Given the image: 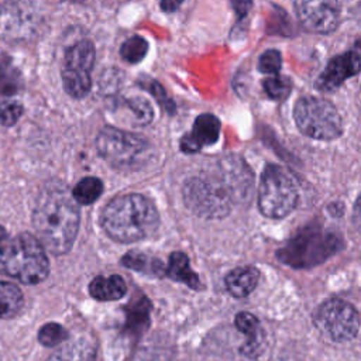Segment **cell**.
<instances>
[{
	"instance_id": "7",
	"label": "cell",
	"mask_w": 361,
	"mask_h": 361,
	"mask_svg": "<svg viewBox=\"0 0 361 361\" xmlns=\"http://www.w3.org/2000/svg\"><path fill=\"white\" fill-rule=\"evenodd\" d=\"M293 117L300 133L316 140H334L343 131L338 111L329 100L322 97H302L295 106Z\"/></svg>"
},
{
	"instance_id": "6",
	"label": "cell",
	"mask_w": 361,
	"mask_h": 361,
	"mask_svg": "<svg viewBox=\"0 0 361 361\" xmlns=\"http://www.w3.org/2000/svg\"><path fill=\"white\" fill-rule=\"evenodd\" d=\"M99 155L117 169H135L149 157L151 147L145 138L118 130L104 127L96 138Z\"/></svg>"
},
{
	"instance_id": "1",
	"label": "cell",
	"mask_w": 361,
	"mask_h": 361,
	"mask_svg": "<svg viewBox=\"0 0 361 361\" xmlns=\"http://www.w3.org/2000/svg\"><path fill=\"white\" fill-rule=\"evenodd\" d=\"M79 220L78 204L63 183L52 180L41 189L32 212V224L44 248L55 255L68 252L76 238Z\"/></svg>"
},
{
	"instance_id": "13",
	"label": "cell",
	"mask_w": 361,
	"mask_h": 361,
	"mask_svg": "<svg viewBox=\"0 0 361 361\" xmlns=\"http://www.w3.org/2000/svg\"><path fill=\"white\" fill-rule=\"evenodd\" d=\"M34 28V18L14 1H7L0 10V38L16 41L30 37Z\"/></svg>"
},
{
	"instance_id": "20",
	"label": "cell",
	"mask_w": 361,
	"mask_h": 361,
	"mask_svg": "<svg viewBox=\"0 0 361 361\" xmlns=\"http://www.w3.org/2000/svg\"><path fill=\"white\" fill-rule=\"evenodd\" d=\"M166 274L172 279L183 282L193 289L199 288V276L192 271V268L189 265V259L183 252L176 251V252L171 254Z\"/></svg>"
},
{
	"instance_id": "26",
	"label": "cell",
	"mask_w": 361,
	"mask_h": 361,
	"mask_svg": "<svg viewBox=\"0 0 361 361\" xmlns=\"http://www.w3.org/2000/svg\"><path fill=\"white\" fill-rule=\"evenodd\" d=\"M20 75L14 66L0 58V96H11L20 89Z\"/></svg>"
},
{
	"instance_id": "29",
	"label": "cell",
	"mask_w": 361,
	"mask_h": 361,
	"mask_svg": "<svg viewBox=\"0 0 361 361\" xmlns=\"http://www.w3.org/2000/svg\"><path fill=\"white\" fill-rule=\"evenodd\" d=\"M140 86H142L145 90H148V92L157 99V102H158L168 113H173V111H175V103L168 97L165 89H164L157 80L145 78V79H142V80L140 82Z\"/></svg>"
},
{
	"instance_id": "14",
	"label": "cell",
	"mask_w": 361,
	"mask_h": 361,
	"mask_svg": "<svg viewBox=\"0 0 361 361\" xmlns=\"http://www.w3.org/2000/svg\"><path fill=\"white\" fill-rule=\"evenodd\" d=\"M220 134V121L213 114H200L195 123L192 133L180 141V148L185 152H196L204 145L214 144Z\"/></svg>"
},
{
	"instance_id": "12",
	"label": "cell",
	"mask_w": 361,
	"mask_h": 361,
	"mask_svg": "<svg viewBox=\"0 0 361 361\" xmlns=\"http://www.w3.org/2000/svg\"><path fill=\"white\" fill-rule=\"evenodd\" d=\"M361 71V58L357 52L348 51L345 54L337 55L324 68L320 73L316 85L317 89L330 92L337 89L344 80L357 75Z\"/></svg>"
},
{
	"instance_id": "27",
	"label": "cell",
	"mask_w": 361,
	"mask_h": 361,
	"mask_svg": "<svg viewBox=\"0 0 361 361\" xmlns=\"http://www.w3.org/2000/svg\"><path fill=\"white\" fill-rule=\"evenodd\" d=\"M68 338V331L58 323H47L38 331V340L42 345L55 347Z\"/></svg>"
},
{
	"instance_id": "22",
	"label": "cell",
	"mask_w": 361,
	"mask_h": 361,
	"mask_svg": "<svg viewBox=\"0 0 361 361\" xmlns=\"http://www.w3.org/2000/svg\"><path fill=\"white\" fill-rule=\"evenodd\" d=\"M117 107H123L124 110H127L131 117L130 124L137 126V127L147 126L148 123H151L152 116H154V110H152L149 102L140 96L124 99L117 104Z\"/></svg>"
},
{
	"instance_id": "32",
	"label": "cell",
	"mask_w": 361,
	"mask_h": 361,
	"mask_svg": "<svg viewBox=\"0 0 361 361\" xmlns=\"http://www.w3.org/2000/svg\"><path fill=\"white\" fill-rule=\"evenodd\" d=\"M148 262H149L148 257L140 252H128L123 257V264L127 268H131L135 271H145Z\"/></svg>"
},
{
	"instance_id": "24",
	"label": "cell",
	"mask_w": 361,
	"mask_h": 361,
	"mask_svg": "<svg viewBox=\"0 0 361 361\" xmlns=\"http://www.w3.org/2000/svg\"><path fill=\"white\" fill-rule=\"evenodd\" d=\"M103 192V183L94 176H86L76 183L72 196L76 203L90 204L99 199Z\"/></svg>"
},
{
	"instance_id": "36",
	"label": "cell",
	"mask_w": 361,
	"mask_h": 361,
	"mask_svg": "<svg viewBox=\"0 0 361 361\" xmlns=\"http://www.w3.org/2000/svg\"><path fill=\"white\" fill-rule=\"evenodd\" d=\"M7 238V235H6V231H4V228L3 227H0V244L4 241Z\"/></svg>"
},
{
	"instance_id": "18",
	"label": "cell",
	"mask_w": 361,
	"mask_h": 361,
	"mask_svg": "<svg viewBox=\"0 0 361 361\" xmlns=\"http://www.w3.org/2000/svg\"><path fill=\"white\" fill-rule=\"evenodd\" d=\"M235 327L245 334L247 341L243 347L244 353L248 355H255V351L258 350L261 340H262V330H261V324L259 320L248 312H240L235 316Z\"/></svg>"
},
{
	"instance_id": "2",
	"label": "cell",
	"mask_w": 361,
	"mask_h": 361,
	"mask_svg": "<svg viewBox=\"0 0 361 361\" xmlns=\"http://www.w3.org/2000/svg\"><path fill=\"white\" fill-rule=\"evenodd\" d=\"M158 223L159 216L154 203L138 193L114 197L100 214L103 230L118 243L144 240L155 233Z\"/></svg>"
},
{
	"instance_id": "11",
	"label": "cell",
	"mask_w": 361,
	"mask_h": 361,
	"mask_svg": "<svg viewBox=\"0 0 361 361\" xmlns=\"http://www.w3.org/2000/svg\"><path fill=\"white\" fill-rule=\"evenodd\" d=\"M300 24L312 32L327 34L338 23V0H295Z\"/></svg>"
},
{
	"instance_id": "33",
	"label": "cell",
	"mask_w": 361,
	"mask_h": 361,
	"mask_svg": "<svg viewBox=\"0 0 361 361\" xmlns=\"http://www.w3.org/2000/svg\"><path fill=\"white\" fill-rule=\"evenodd\" d=\"M231 4H233L234 11L237 13V16L240 18H243V17H245L248 10L251 8L252 1L251 0H231Z\"/></svg>"
},
{
	"instance_id": "19",
	"label": "cell",
	"mask_w": 361,
	"mask_h": 361,
	"mask_svg": "<svg viewBox=\"0 0 361 361\" xmlns=\"http://www.w3.org/2000/svg\"><path fill=\"white\" fill-rule=\"evenodd\" d=\"M149 310H151V305L148 299L144 296L131 302L130 306L126 309L127 312L126 330L134 336L141 334L149 324Z\"/></svg>"
},
{
	"instance_id": "21",
	"label": "cell",
	"mask_w": 361,
	"mask_h": 361,
	"mask_svg": "<svg viewBox=\"0 0 361 361\" xmlns=\"http://www.w3.org/2000/svg\"><path fill=\"white\" fill-rule=\"evenodd\" d=\"M24 299L18 286L0 282V319L14 317L23 307Z\"/></svg>"
},
{
	"instance_id": "25",
	"label": "cell",
	"mask_w": 361,
	"mask_h": 361,
	"mask_svg": "<svg viewBox=\"0 0 361 361\" xmlns=\"http://www.w3.org/2000/svg\"><path fill=\"white\" fill-rule=\"evenodd\" d=\"M147 51L148 42L142 37L134 35L121 44L120 55L124 61L130 63H138L147 55Z\"/></svg>"
},
{
	"instance_id": "31",
	"label": "cell",
	"mask_w": 361,
	"mask_h": 361,
	"mask_svg": "<svg viewBox=\"0 0 361 361\" xmlns=\"http://www.w3.org/2000/svg\"><path fill=\"white\" fill-rule=\"evenodd\" d=\"M281 66H282V58L279 51L276 49H268L259 56L258 69L262 73H276L279 72Z\"/></svg>"
},
{
	"instance_id": "10",
	"label": "cell",
	"mask_w": 361,
	"mask_h": 361,
	"mask_svg": "<svg viewBox=\"0 0 361 361\" xmlns=\"http://www.w3.org/2000/svg\"><path fill=\"white\" fill-rule=\"evenodd\" d=\"M314 323L324 336L334 341L351 340L360 327L355 309L341 299H329L320 305L314 314Z\"/></svg>"
},
{
	"instance_id": "23",
	"label": "cell",
	"mask_w": 361,
	"mask_h": 361,
	"mask_svg": "<svg viewBox=\"0 0 361 361\" xmlns=\"http://www.w3.org/2000/svg\"><path fill=\"white\" fill-rule=\"evenodd\" d=\"M171 353V347L166 345L164 340L151 338L135 350L130 361H166Z\"/></svg>"
},
{
	"instance_id": "17",
	"label": "cell",
	"mask_w": 361,
	"mask_h": 361,
	"mask_svg": "<svg viewBox=\"0 0 361 361\" xmlns=\"http://www.w3.org/2000/svg\"><path fill=\"white\" fill-rule=\"evenodd\" d=\"M89 292L97 300H117L127 292V285L120 275L96 276L89 285Z\"/></svg>"
},
{
	"instance_id": "9",
	"label": "cell",
	"mask_w": 361,
	"mask_h": 361,
	"mask_svg": "<svg viewBox=\"0 0 361 361\" xmlns=\"http://www.w3.org/2000/svg\"><path fill=\"white\" fill-rule=\"evenodd\" d=\"M94 45L87 41H79L71 47L65 55L62 68V82L65 90L75 99L85 97L92 86L90 72L94 65Z\"/></svg>"
},
{
	"instance_id": "3",
	"label": "cell",
	"mask_w": 361,
	"mask_h": 361,
	"mask_svg": "<svg viewBox=\"0 0 361 361\" xmlns=\"http://www.w3.org/2000/svg\"><path fill=\"white\" fill-rule=\"evenodd\" d=\"M48 272L45 250L32 234L21 233L0 244V274L32 285L44 281Z\"/></svg>"
},
{
	"instance_id": "8",
	"label": "cell",
	"mask_w": 361,
	"mask_h": 361,
	"mask_svg": "<svg viewBox=\"0 0 361 361\" xmlns=\"http://www.w3.org/2000/svg\"><path fill=\"white\" fill-rule=\"evenodd\" d=\"M298 203V190L292 178L278 165H267L259 183L258 206L271 219L288 216Z\"/></svg>"
},
{
	"instance_id": "16",
	"label": "cell",
	"mask_w": 361,
	"mask_h": 361,
	"mask_svg": "<svg viewBox=\"0 0 361 361\" xmlns=\"http://www.w3.org/2000/svg\"><path fill=\"white\" fill-rule=\"evenodd\" d=\"M258 278L259 272L254 267L235 268L226 276V288L233 296L244 298L254 290Z\"/></svg>"
},
{
	"instance_id": "30",
	"label": "cell",
	"mask_w": 361,
	"mask_h": 361,
	"mask_svg": "<svg viewBox=\"0 0 361 361\" xmlns=\"http://www.w3.org/2000/svg\"><path fill=\"white\" fill-rule=\"evenodd\" d=\"M23 114V106L13 100L0 102V124L10 127L14 126Z\"/></svg>"
},
{
	"instance_id": "15",
	"label": "cell",
	"mask_w": 361,
	"mask_h": 361,
	"mask_svg": "<svg viewBox=\"0 0 361 361\" xmlns=\"http://www.w3.org/2000/svg\"><path fill=\"white\" fill-rule=\"evenodd\" d=\"M96 347L87 337H75L59 347L47 361H93Z\"/></svg>"
},
{
	"instance_id": "34",
	"label": "cell",
	"mask_w": 361,
	"mask_h": 361,
	"mask_svg": "<svg viewBox=\"0 0 361 361\" xmlns=\"http://www.w3.org/2000/svg\"><path fill=\"white\" fill-rule=\"evenodd\" d=\"M182 1L183 0H161V8L166 13H171V11H175Z\"/></svg>"
},
{
	"instance_id": "5",
	"label": "cell",
	"mask_w": 361,
	"mask_h": 361,
	"mask_svg": "<svg viewBox=\"0 0 361 361\" xmlns=\"http://www.w3.org/2000/svg\"><path fill=\"white\" fill-rule=\"evenodd\" d=\"M341 240L320 226H307L278 251V258L293 268H310L338 251Z\"/></svg>"
},
{
	"instance_id": "35",
	"label": "cell",
	"mask_w": 361,
	"mask_h": 361,
	"mask_svg": "<svg viewBox=\"0 0 361 361\" xmlns=\"http://www.w3.org/2000/svg\"><path fill=\"white\" fill-rule=\"evenodd\" d=\"M353 219H354V224L361 231V195H360V197L357 199V202L354 204V216H353Z\"/></svg>"
},
{
	"instance_id": "4",
	"label": "cell",
	"mask_w": 361,
	"mask_h": 361,
	"mask_svg": "<svg viewBox=\"0 0 361 361\" xmlns=\"http://www.w3.org/2000/svg\"><path fill=\"white\" fill-rule=\"evenodd\" d=\"M183 200L195 214L206 219L227 216L235 203L231 189L216 168L189 178L183 185Z\"/></svg>"
},
{
	"instance_id": "28",
	"label": "cell",
	"mask_w": 361,
	"mask_h": 361,
	"mask_svg": "<svg viewBox=\"0 0 361 361\" xmlns=\"http://www.w3.org/2000/svg\"><path fill=\"white\" fill-rule=\"evenodd\" d=\"M264 90L271 99L282 100L290 93V82L283 76H272L264 80Z\"/></svg>"
}]
</instances>
